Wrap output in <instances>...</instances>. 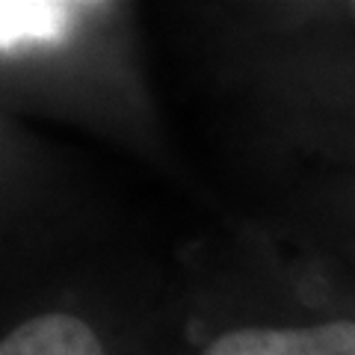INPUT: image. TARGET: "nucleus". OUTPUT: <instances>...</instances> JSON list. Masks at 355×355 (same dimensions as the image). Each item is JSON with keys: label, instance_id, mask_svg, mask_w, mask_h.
Returning <instances> with one entry per match:
<instances>
[{"label": "nucleus", "instance_id": "obj_1", "mask_svg": "<svg viewBox=\"0 0 355 355\" xmlns=\"http://www.w3.org/2000/svg\"><path fill=\"white\" fill-rule=\"evenodd\" d=\"M202 355H355V320L237 326L216 335Z\"/></svg>", "mask_w": 355, "mask_h": 355}, {"label": "nucleus", "instance_id": "obj_2", "mask_svg": "<svg viewBox=\"0 0 355 355\" xmlns=\"http://www.w3.org/2000/svg\"><path fill=\"white\" fill-rule=\"evenodd\" d=\"M0 355H107V349L89 320L71 311H44L9 331Z\"/></svg>", "mask_w": 355, "mask_h": 355}, {"label": "nucleus", "instance_id": "obj_3", "mask_svg": "<svg viewBox=\"0 0 355 355\" xmlns=\"http://www.w3.org/2000/svg\"><path fill=\"white\" fill-rule=\"evenodd\" d=\"M352 12H355V3H352Z\"/></svg>", "mask_w": 355, "mask_h": 355}]
</instances>
